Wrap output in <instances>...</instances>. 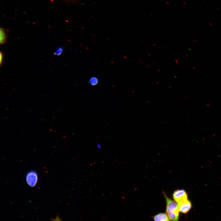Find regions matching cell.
I'll use <instances>...</instances> for the list:
<instances>
[{
  "instance_id": "obj_1",
  "label": "cell",
  "mask_w": 221,
  "mask_h": 221,
  "mask_svg": "<svg viewBox=\"0 0 221 221\" xmlns=\"http://www.w3.org/2000/svg\"><path fill=\"white\" fill-rule=\"evenodd\" d=\"M166 202V212L170 221H179V216L178 204L169 198L164 193Z\"/></svg>"
},
{
  "instance_id": "obj_2",
  "label": "cell",
  "mask_w": 221,
  "mask_h": 221,
  "mask_svg": "<svg viewBox=\"0 0 221 221\" xmlns=\"http://www.w3.org/2000/svg\"><path fill=\"white\" fill-rule=\"evenodd\" d=\"M26 179L27 184L30 187H34L38 182V175L36 171L31 170L27 173Z\"/></svg>"
},
{
  "instance_id": "obj_3",
  "label": "cell",
  "mask_w": 221,
  "mask_h": 221,
  "mask_svg": "<svg viewBox=\"0 0 221 221\" xmlns=\"http://www.w3.org/2000/svg\"><path fill=\"white\" fill-rule=\"evenodd\" d=\"M173 198L179 204L188 200V196L186 191L183 189H177L173 194Z\"/></svg>"
},
{
  "instance_id": "obj_4",
  "label": "cell",
  "mask_w": 221,
  "mask_h": 221,
  "mask_svg": "<svg viewBox=\"0 0 221 221\" xmlns=\"http://www.w3.org/2000/svg\"><path fill=\"white\" fill-rule=\"evenodd\" d=\"M179 212L184 214L188 213L192 207L191 202L187 200L178 204Z\"/></svg>"
},
{
  "instance_id": "obj_5",
  "label": "cell",
  "mask_w": 221,
  "mask_h": 221,
  "mask_svg": "<svg viewBox=\"0 0 221 221\" xmlns=\"http://www.w3.org/2000/svg\"><path fill=\"white\" fill-rule=\"evenodd\" d=\"M154 221H170L167 214L160 213L157 214L153 217Z\"/></svg>"
},
{
  "instance_id": "obj_6",
  "label": "cell",
  "mask_w": 221,
  "mask_h": 221,
  "mask_svg": "<svg viewBox=\"0 0 221 221\" xmlns=\"http://www.w3.org/2000/svg\"><path fill=\"white\" fill-rule=\"evenodd\" d=\"M0 43L2 44H5L6 41L7 36L4 29L1 28L0 29Z\"/></svg>"
},
{
  "instance_id": "obj_7",
  "label": "cell",
  "mask_w": 221,
  "mask_h": 221,
  "mask_svg": "<svg viewBox=\"0 0 221 221\" xmlns=\"http://www.w3.org/2000/svg\"><path fill=\"white\" fill-rule=\"evenodd\" d=\"M89 83L92 86H96L99 83L98 79L96 76H92L90 79Z\"/></svg>"
},
{
  "instance_id": "obj_8",
  "label": "cell",
  "mask_w": 221,
  "mask_h": 221,
  "mask_svg": "<svg viewBox=\"0 0 221 221\" xmlns=\"http://www.w3.org/2000/svg\"><path fill=\"white\" fill-rule=\"evenodd\" d=\"M64 51V47H61L58 48L54 52V54L58 56L61 55Z\"/></svg>"
},
{
  "instance_id": "obj_9",
  "label": "cell",
  "mask_w": 221,
  "mask_h": 221,
  "mask_svg": "<svg viewBox=\"0 0 221 221\" xmlns=\"http://www.w3.org/2000/svg\"><path fill=\"white\" fill-rule=\"evenodd\" d=\"M3 58L4 54L3 52L1 51V53H0V64H1V66H2L3 63Z\"/></svg>"
},
{
  "instance_id": "obj_10",
  "label": "cell",
  "mask_w": 221,
  "mask_h": 221,
  "mask_svg": "<svg viewBox=\"0 0 221 221\" xmlns=\"http://www.w3.org/2000/svg\"><path fill=\"white\" fill-rule=\"evenodd\" d=\"M52 221H62L59 216H57L55 218L52 219Z\"/></svg>"
},
{
  "instance_id": "obj_11",
  "label": "cell",
  "mask_w": 221,
  "mask_h": 221,
  "mask_svg": "<svg viewBox=\"0 0 221 221\" xmlns=\"http://www.w3.org/2000/svg\"><path fill=\"white\" fill-rule=\"evenodd\" d=\"M71 1L76 2L79 1H80V0H71Z\"/></svg>"
},
{
  "instance_id": "obj_12",
  "label": "cell",
  "mask_w": 221,
  "mask_h": 221,
  "mask_svg": "<svg viewBox=\"0 0 221 221\" xmlns=\"http://www.w3.org/2000/svg\"><path fill=\"white\" fill-rule=\"evenodd\" d=\"M98 148H101V145H99V144H98Z\"/></svg>"
}]
</instances>
